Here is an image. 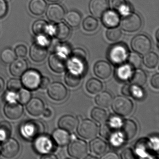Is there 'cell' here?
<instances>
[{"mask_svg":"<svg viewBox=\"0 0 159 159\" xmlns=\"http://www.w3.org/2000/svg\"><path fill=\"white\" fill-rule=\"evenodd\" d=\"M45 126L39 120H30L25 122L21 125L20 133L25 139L29 140L36 139L43 135Z\"/></svg>","mask_w":159,"mask_h":159,"instance_id":"obj_1","label":"cell"},{"mask_svg":"<svg viewBox=\"0 0 159 159\" xmlns=\"http://www.w3.org/2000/svg\"><path fill=\"white\" fill-rule=\"evenodd\" d=\"M111 105L114 112L119 116H128L134 109V104L132 101L122 96L115 97L112 100Z\"/></svg>","mask_w":159,"mask_h":159,"instance_id":"obj_2","label":"cell"},{"mask_svg":"<svg viewBox=\"0 0 159 159\" xmlns=\"http://www.w3.org/2000/svg\"><path fill=\"white\" fill-rule=\"evenodd\" d=\"M128 49L124 44L118 43L111 46L108 52V58L114 65H120L127 59Z\"/></svg>","mask_w":159,"mask_h":159,"instance_id":"obj_3","label":"cell"},{"mask_svg":"<svg viewBox=\"0 0 159 159\" xmlns=\"http://www.w3.org/2000/svg\"><path fill=\"white\" fill-rule=\"evenodd\" d=\"M97 125L89 119L83 120L78 125L77 131L81 137L89 139L95 137L98 133Z\"/></svg>","mask_w":159,"mask_h":159,"instance_id":"obj_4","label":"cell"},{"mask_svg":"<svg viewBox=\"0 0 159 159\" xmlns=\"http://www.w3.org/2000/svg\"><path fill=\"white\" fill-rule=\"evenodd\" d=\"M88 151L87 143L84 140L74 139L70 141L68 148V152L70 156L76 159L84 158Z\"/></svg>","mask_w":159,"mask_h":159,"instance_id":"obj_5","label":"cell"},{"mask_svg":"<svg viewBox=\"0 0 159 159\" xmlns=\"http://www.w3.org/2000/svg\"><path fill=\"white\" fill-rule=\"evenodd\" d=\"M124 16L121 23V28L124 31L135 32L140 28L142 20L138 15L134 13H129Z\"/></svg>","mask_w":159,"mask_h":159,"instance_id":"obj_6","label":"cell"},{"mask_svg":"<svg viewBox=\"0 0 159 159\" xmlns=\"http://www.w3.org/2000/svg\"><path fill=\"white\" fill-rule=\"evenodd\" d=\"M131 46L136 52L140 55H145L151 49V41L146 35H138L132 40Z\"/></svg>","mask_w":159,"mask_h":159,"instance_id":"obj_7","label":"cell"},{"mask_svg":"<svg viewBox=\"0 0 159 159\" xmlns=\"http://www.w3.org/2000/svg\"><path fill=\"white\" fill-rule=\"evenodd\" d=\"M49 64L51 69L56 73L65 71L68 65L66 55L60 52L54 53L50 56Z\"/></svg>","mask_w":159,"mask_h":159,"instance_id":"obj_8","label":"cell"},{"mask_svg":"<svg viewBox=\"0 0 159 159\" xmlns=\"http://www.w3.org/2000/svg\"><path fill=\"white\" fill-rule=\"evenodd\" d=\"M22 78V83L26 89L36 90L39 87L41 80L39 72L35 70L26 71Z\"/></svg>","mask_w":159,"mask_h":159,"instance_id":"obj_9","label":"cell"},{"mask_svg":"<svg viewBox=\"0 0 159 159\" xmlns=\"http://www.w3.org/2000/svg\"><path fill=\"white\" fill-rule=\"evenodd\" d=\"M67 90L66 86L60 82L52 83L48 89V94L52 99L56 101H62L66 98Z\"/></svg>","mask_w":159,"mask_h":159,"instance_id":"obj_10","label":"cell"},{"mask_svg":"<svg viewBox=\"0 0 159 159\" xmlns=\"http://www.w3.org/2000/svg\"><path fill=\"white\" fill-rule=\"evenodd\" d=\"M1 151L3 157L12 158L16 156L19 152L20 145L14 139H9L3 143Z\"/></svg>","mask_w":159,"mask_h":159,"instance_id":"obj_11","label":"cell"},{"mask_svg":"<svg viewBox=\"0 0 159 159\" xmlns=\"http://www.w3.org/2000/svg\"><path fill=\"white\" fill-rule=\"evenodd\" d=\"M34 147L36 151L42 154H47L53 149L52 139L49 137L43 135L36 139Z\"/></svg>","mask_w":159,"mask_h":159,"instance_id":"obj_12","label":"cell"},{"mask_svg":"<svg viewBox=\"0 0 159 159\" xmlns=\"http://www.w3.org/2000/svg\"><path fill=\"white\" fill-rule=\"evenodd\" d=\"M4 112L6 117L11 120H17L23 115V106L15 101L8 102L4 108Z\"/></svg>","mask_w":159,"mask_h":159,"instance_id":"obj_13","label":"cell"},{"mask_svg":"<svg viewBox=\"0 0 159 159\" xmlns=\"http://www.w3.org/2000/svg\"><path fill=\"white\" fill-rule=\"evenodd\" d=\"M48 54L47 47L39 43L35 42L31 46L30 55L34 62L39 63L43 61Z\"/></svg>","mask_w":159,"mask_h":159,"instance_id":"obj_14","label":"cell"},{"mask_svg":"<svg viewBox=\"0 0 159 159\" xmlns=\"http://www.w3.org/2000/svg\"><path fill=\"white\" fill-rule=\"evenodd\" d=\"M65 10L59 4H51L47 8L46 16L51 22L54 23L60 22L65 17Z\"/></svg>","mask_w":159,"mask_h":159,"instance_id":"obj_15","label":"cell"},{"mask_svg":"<svg viewBox=\"0 0 159 159\" xmlns=\"http://www.w3.org/2000/svg\"><path fill=\"white\" fill-rule=\"evenodd\" d=\"M121 125V134L125 139L129 140L135 136L137 132V125L133 120H125Z\"/></svg>","mask_w":159,"mask_h":159,"instance_id":"obj_16","label":"cell"},{"mask_svg":"<svg viewBox=\"0 0 159 159\" xmlns=\"http://www.w3.org/2000/svg\"><path fill=\"white\" fill-rule=\"evenodd\" d=\"M93 71L97 77L102 80L108 79L111 75V67L108 62L99 61L94 66Z\"/></svg>","mask_w":159,"mask_h":159,"instance_id":"obj_17","label":"cell"},{"mask_svg":"<svg viewBox=\"0 0 159 159\" xmlns=\"http://www.w3.org/2000/svg\"><path fill=\"white\" fill-rule=\"evenodd\" d=\"M108 8L107 0H91L89 9L92 14L95 17H101Z\"/></svg>","mask_w":159,"mask_h":159,"instance_id":"obj_18","label":"cell"},{"mask_svg":"<svg viewBox=\"0 0 159 159\" xmlns=\"http://www.w3.org/2000/svg\"><path fill=\"white\" fill-rule=\"evenodd\" d=\"M28 112L34 116H38L43 113L44 105L43 101L38 98H34L30 99L26 106Z\"/></svg>","mask_w":159,"mask_h":159,"instance_id":"obj_19","label":"cell"},{"mask_svg":"<svg viewBox=\"0 0 159 159\" xmlns=\"http://www.w3.org/2000/svg\"><path fill=\"white\" fill-rule=\"evenodd\" d=\"M102 16L103 25L109 28L116 27L120 23V16L115 11H106Z\"/></svg>","mask_w":159,"mask_h":159,"instance_id":"obj_20","label":"cell"},{"mask_svg":"<svg viewBox=\"0 0 159 159\" xmlns=\"http://www.w3.org/2000/svg\"><path fill=\"white\" fill-rule=\"evenodd\" d=\"M123 94L130 96L136 100H140L144 97V92L140 86L127 84L124 85L121 89Z\"/></svg>","mask_w":159,"mask_h":159,"instance_id":"obj_21","label":"cell"},{"mask_svg":"<svg viewBox=\"0 0 159 159\" xmlns=\"http://www.w3.org/2000/svg\"><path fill=\"white\" fill-rule=\"evenodd\" d=\"M27 68L28 63L26 60L23 58H18L12 62L10 70L13 76L19 77L23 75Z\"/></svg>","mask_w":159,"mask_h":159,"instance_id":"obj_22","label":"cell"},{"mask_svg":"<svg viewBox=\"0 0 159 159\" xmlns=\"http://www.w3.org/2000/svg\"><path fill=\"white\" fill-rule=\"evenodd\" d=\"M58 126L68 132H72L78 125V120L71 115H66L60 118L58 123Z\"/></svg>","mask_w":159,"mask_h":159,"instance_id":"obj_23","label":"cell"},{"mask_svg":"<svg viewBox=\"0 0 159 159\" xmlns=\"http://www.w3.org/2000/svg\"><path fill=\"white\" fill-rule=\"evenodd\" d=\"M53 139L58 146L64 147L68 144L70 140V135L67 131L62 129L55 130L52 135Z\"/></svg>","mask_w":159,"mask_h":159,"instance_id":"obj_24","label":"cell"},{"mask_svg":"<svg viewBox=\"0 0 159 159\" xmlns=\"http://www.w3.org/2000/svg\"><path fill=\"white\" fill-rule=\"evenodd\" d=\"M70 34V29L69 27L63 23H60L56 25L52 26V36H54L58 39H66Z\"/></svg>","mask_w":159,"mask_h":159,"instance_id":"obj_25","label":"cell"},{"mask_svg":"<svg viewBox=\"0 0 159 159\" xmlns=\"http://www.w3.org/2000/svg\"><path fill=\"white\" fill-rule=\"evenodd\" d=\"M90 151L95 155H101L107 149V144L104 140L99 138H96L90 142Z\"/></svg>","mask_w":159,"mask_h":159,"instance_id":"obj_26","label":"cell"},{"mask_svg":"<svg viewBox=\"0 0 159 159\" xmlns=\"http://www.w3.org/2000/svg\"><path fill=\"white\" fill-rule=\"evenodd\" d=\"M51 25L43 20L36 21L32 25V29L33 33L36 36L39 35H50Z\"/></svg>","mask_w":159,"mask_h":159,"instance_id":"obj_27","label":"cell"},{"mask_svg":"<svg viewBox=\"0 0 159 159\" xmlns=\"http://www.w3.org/2000/svg\"><path fill=\"white\" fill-rule=\"evenodd\" d=\"M47 3L44 0H31L29 4L30 12L35 16H41L45 12Z\"/></svg>","mask_w":159,"mask_h":159,"instance_id":"obj_28","label":"cell"},{"mask_svg":"<svg viewBox=\"0 0 159 159\" xmlns=\"http://www.w3.org/2000/svg\"><path fill=\"white\" fill-rule=\"evenodd\" d=\"M111 6L118 13L125 16L130 13V9L125 0H110Z\"/></svg>","mask_w":159,"mask_h":159,"instance_id":"obj_29","label":"cell"},{"mask_svg":"<svg viewBox=\"0 0 159 159\" xmlns=\"http://www.w3.org/2000/svg\"><path fill=\"white\" fill-rule=\"evenodd\" d=\"M130 80L132 84L139 86H143L147 81V75L145 71L138 69L131 74Z\"/></svg>","mask_w":159,"mask_h":159,"instance_id":"obj_30","label":"cell"},{"mask_svg":"<svg viewBox=\"0 0 159 159\" xmlns=\"http://www.w3.org/2000/svg\"><path fill=\"white\" fill-rule=\"evenodd\" d=\"M65 80L68 86L73 88L77 87L80 83L81 77L79 72L70 70L66 74Z\"/></svg>","mask_w":159,"mask_h":159,"instance_id":"obj_31","label":"cell"},{"mask_svg":"<svg viewBox=\"0 0 159 159\" xmlns=\"http://www.w3.org/2000/svg\"><path fill=\"white\" fill-rule=\"evenodd\" d=\"M112 96L107 92H103L98 94L95 98V102L97 105L102 107L107 108L112 103Z\"/></svg>","mask_w":159,"mask_h":159,"instance_id":"obj_32","label":"cell"},{"mask_svg":"<svg viewBox=\"0 0 159 159\" xmlns=\"http://www.w3.org/2000/svg\"><path fill=\"white\" fill-rule=\"evenodd\" d=\"M65 19L69 25L72 27H77L80 24L82 18L78 12L73 11L68 12L66 14Z\"/></svg>","mask_w":159,"mask_h":159,"instance_id":"obj_33","label":"cell"},{"mask_svg":"<svg viewBox=\"0 0 159 159\" xmlns=\"http://www.w3.org/2000/svg\"><path fill=\"white\" fill-rule=\"evenodd\" d=\"M103 87L102 83L95 78L90 79L86 83V90L89 93L93 94L99 93L103 89Z\"/></svg>","mask_w":159,"mask_h":159,"instance_id":"obj_34","label":"cell"},{"mask_svg":"<svg viewBox=\"0 0 159 159\" xmlns=\"http://www.w3.org/2000/svg\"><path fill=\"white\" fill-rule=\"evenodd\" d=\"M159 58L158 55L153 52H148L145 55L143 63L148 68L153 69L158 65Z\"/></svg>","mask_w":159,"mask_h":159,"instance_id":"obj_35","label":"cell"},{"mask_svg":"<svg viewBox=\"0 0 159 159\" xmlns=\"http://www.w3.org/2000/svg\"><path fill=\"white\" fill-rule=\"evenodd\" d=\"M11 132V125L9 122L2 121L0 122V141L8 139Z\"/></svg>","mask_w":159,"mask_h":159,"instance_id":"obj_36","label":"cell"},{"mask_svg":"<svg viewBox=\"0 0 159 159\" xmlns=\"http://www.w3.org/2000/svg\"><path fill=\"white\" fill-rule=\"evenodd\" d=\"M132 74V69L130 65H123L119 67L116 71V75L119 80H125L130 78Z\"/></svg>","mask_w":159,"mask_h":159,"instance_id":"obj_37","label":"cell"},{"mask_svg":"<svg viewBox=\"0 0 159 159\" xmlns=\"http://www.w3.org/2000/svg\"><path fill=\"white\" fill-rule=\"evenodd\" d=\"M92 118L99 123H103L107 118V113L106 111L101 108L95 107L91 112Z\"/></svg>","mask_w":159,"mask_h":159,"instance_id":"obj_38","label":"cell"},{"mask_svg":"<svg viewBox=\"0 0 159 159\" xmlns=\"http://www.w3.org/2000/svg\"><path fill=\"white\" fill-rule=\"evenodd\" d=\"M16 56L14 51L10 48H6L2 52L0 55V58L3 63L9 64L15 60Z\"/></svg>","mask_w":159,"mask_h":159,"instance_id":"obj_39","label":"cell"},{"mask_svg":"<svg viewBox=\"0 0 159 159\" xmlns=\"http://www.w3.org/2000/svg\"><path fill=\"white\" fill-rule=\"evenodd\" d=\"M98 26V22L94 17L88 16L84 20L83 27L85 31L92 32L97 29Z\"/></svg>","mask_w":159,"mask_h":159,"instance_id":"obj_40","label":"cell"},{"mask_svg":"<svg viewBox=\"0 0 159 159\" xmlns=\"http://www.w3.org/2000/svg\"><path fill=\"white\" fill-rule=\"evenodd\" d=\"M116 129L113 128L108 123L103 124L99 129V134L101 136L107 139H109L115 133Z\"/></svg>","mask_w":159,"mask_h":159,"instance_id":"obj_41","label":"cell"},{"mask_svg":"<svg viewBox=\"0 0 159 159\" xmlns=\"http://www.w3.org/2000/svg\"><path fill=\"white\" fill-rule=\"evenodd\" d=\"M127 60L129 65L134 68H139L142 64V58L136 52L131 53L128 55Z\"/></svg>","mask_w":159,"mask_h":159,"instance_id":"obj_42","label":"cell"},{"mask_svg":"<svg viewBox=\"0 0 159 159\" xmlns=\"http://www.w3.org/2000/svg\"><path fill=\"white\" fill-rule=\"evenodd\" d=\"M122 36V32L118 28H111L106 32V37L109 41L115 42L120 39Z\"/></svg>","mask_w":159,"mask_h":159,"instance_id":"obj_43","label":"cell"},{"mask_svg":"<svg viewBox=\"0 0 159 159\" xmlns=\"http://www.w3.org/2000/svg\"><path fill=\"white\" fill-rule=\"evenodd\" d=\"M31 96V93L29 90L22 89L19 90L17 95V99L21 104H25L30 100Z\"/></svg>","mask_w":159,"mask_h":159,"instance_id":"obj_44","label":"cell"},{"mask_svg":"<svg viewBox=\"0 0 159 159\" xmlns=\"http://www.w3.org/2000/svg\"><path fill=\"white\" fill-rule=\"evenodd\" d=\"M22 87V82L16 79H12L7 83V88L9 91L16 92L19 91Z\"/></svg>","mask_w":159,"mask_h":159,"instance_id":"obj_45","label":"cell"},{"mask_svg":"<svg viewBox=\"0 0 159 159\" xmlns=\"http://www.w3.org/2000/svg\"><path fill=\"white\" fill-rule=\"evenodd\" d=\"M124 139L122 136L121 134L114 133L109 139L110 143L115 147H119L122 144Z\"/></svg>","mask_w":159,"mask_h":159,"instance_id":"obj_46","label":"cell"},{"mask_svg":"<svg viewBox=\"0 0 159 159\" xmlns=\"http://www.w3.org/2000/svg\"><path fill=\"white\" fill-rule=\"evenodd\" d=\"M15 52L16 56L18 57H25L27 54V49L25 45H18L16 48Z\"/></svg>","mask_w":159,"mask_h":159,"instance_id":"obj_47","label":"cell"},{"mask_svg":"<svg viewBox=\"0 0 159 159\" xmlns=\"http://www.w3.org/2000/svg\"><path fill=\"white\" fill-rule=\"evenodd\" d=\"M109 124L112 126L113 128L117 129L118 127H120L122 124L121 120L119 117L116 116H112L110 119L109 121L108 122Z\"/></svg>","mask_w":159,"mask_h":159,"instance_id":"obj_48","label":"cell"},{"mask_svg":"<svg viewBox=\"0 0 159 159\" xmlns=\"http://www.w3.org/2000/svg\"><path fill=\"white\" fill-rule=\"evenodd\" d=\"M121 158L124 159H135V157L133 150L130 148H127L122 152Z\"/></svg>","mask_w":159,"mask_h":159,"instance_id":"obj_49","label":"cell"},{"mask_svg":"<svg viewBox=\"0 0 159 159\" xmlns=\"http://www.w3.org/2000/svg\"><path fill=\"white\" fill-rule=\"evenodd\" d=\"M8 12V5L5 0H0V18H3Z\"/></svg>","mask_w":159,"mask_h":159,"instance_id":"obj_50","label":"cell"},{"mask_svg":"<svg viewBox=\"0 0 159 159\" xmlns=\"http://www.w3.org/2000/svg\"><path fill=\"white\" fill-rule=\"evenodd\" d=\"M50 79L47 77H44L43 78H41L39 87L41 89H45L48 88V86L50 85Z\"/></svg>","mask_w":159,"mask_h":159,"instance_id":"obj_51","label":"cell"},{"mask_svg":"<svg viewBox=\"0 0 159 159\" xmlns=\"http://www.w3.org/2000/svg\"><path fill=\"white\" fill-rule=\"evenodd\" d=\"M151 84L152 86L155 88L158 89L159 88V74L158 73L153 75L151 80Z\"/></svg>","mask_w":159,"mask_h":159,"instance_id":"obj_52","label":"cell"},{"mask_svg":"<svg viewBox=\"0 0 159 159\" xmlns=\"http://www.w3.org/2000/svg\"><path fill=\"white\" fill-rule=\"evenodd\" d=\"M5 100L8 101V102H12V101H15L16 99H17V95L14 92H10L6 93L4 96Z\"/></svg>","mask_w":159,"mask_h":159,"instance_id":"obj_53","label":"cell"},{"mask_svg":"<svg viewBox=\"0 0 159 159\" xmlns=\"http://www.w3.org/2000/svg\"><path fill=\"white\" fill-rule=\"evenodd\" d=\"M119 157L117 153L114 152H109L107 153L104 154L102 157L101 159H119Z\"/></svg>","mask_w":159,"mask_h":159,"instance_id":"obj_54","label":"cell"},{"mask_svg":"<svg viewBox=\"0 0 159 159\" xmlns=\"http://www.w3.org/2000/svg\"><path fill=\"white\" fill-rule=\"evenodd\" d=\"M41 158L42 159H56L57 158L56 155H54V154L47 153V154L43 155Z\"/></svg>","mask_w":159,"mask_h":159,"instance_id":"obj_55","label":"cell"},{"mask_svg":"<svg viewBox=\"0 0 159 159\" xmlns=\"http://www.w3.org/2000/svg\"><path fill=\"white\" fill-rule=\"evenodd\" d=\"M43 115L44 117L46 118H50L52 115V112L51 110L49 109H46L45 110L43 111Z\"/></svg>","mask_w":159,"mask_h":159,"instance_id":"obj_56","label":"cell"},{"mask_svg":"<svg viewBox=\"0 0 159 159\" xmlns=\"http://www.w3.org/2000/svg\"><path fill=\"white\" fill-rule=\"evenodd\" d=\"M4 86H5V83H4V80L0 77V93L4 90Z\"/></svg>","mask_w":159,"mask_h":159,"instance_id":"obj_57","label":"cell"},{"mask_svg":"<svg viewBox=\"0 0 159 159\" xmlns=\"http://www.w3.org/2000/svg\"><path fill=\"white\" fill-rule=\"evenodd\" d=\"M159 30H157V32H156V39H157V40L159 41Z\"/></svg>","mask_w":159,"mask_h":159,"instance_id":"obj_58","label":"cell"},{"mask_svg":"<svg viewBox=\"0 0 159 159\" xmlns=\"http://www.w3.org/2000/svg\"><path fill=\"white\" fill-rule=\"evenodd\" d=\"M48 1L50 2H57L59 1L60 0H47Z\"/></svg>","mask_w":159,"mask_h":159,"instance_id":"obj_59","label":"cell"},{"mask_svg":"<svg viewBox=\"0 0 159 159\" xmlns=\"http://www.w3.org/2000/svg\"><path fill=\"white\" fill-rule=\"evenodd\" d=\"M1 146H0V152H1Z\"/></svg>","mask_w":159,"mask_h":159,"instance_id":"obj_60","label":"cell"}]
</instances>
